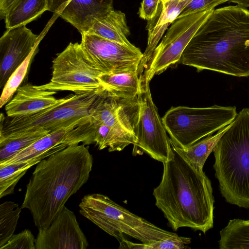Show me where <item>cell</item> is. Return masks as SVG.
I'll use <instances>...</instances> for the list:
<instances>
[{
	"label": "cell",
	"mask_w": 249,
	"mask_h": 249,
	"mask_svg": "<svg viewBox=\"0 0 249 249\" xmlns=\"http://www.w3.org/2000/svg\"><path fill=\"white\" fill-rule=\"evenodd\" d=\"M179 63L237 77L249 76V10L214 9L190 41Z\"/></svg>",
	"instance_id": "cell-1"
},
{
	"label": "cell",
	"mask_w": 249,
	"mask_h": 249,
	"mask_svg": "<svg viewBox=\"0 0 249 249\" xmlns=\"http://www.w3.org/2000/svg\"><path fill=\"white\" fill-rule=\"evenodd\" d=\"M85 145H68L37 164L21 208L30 211L38 229L48 227L69 198L87 182L93 159Z\"/></svg>",
	"instance_id": "cell-2"
},
{
	"label": "cell",
	"mask_w": 249,
	"mask_h": 249,
	"mask_svg": "<svg viewBox=\"0 0 249 249\" xmlns=\"http://www.w3.org/2000/svg\"><path fill=\"white\" fill-rule=\"evenodd\" d=\"M171 143L172 157L163 162L161 180L153 190L155 204L174 231L189 227L205 233L213 226L211 182Z\"/></svg>",
	"instance_id": "cell-3"
},
{
	"label": "cell",
	"mask_w": 249,
	"mask_h": 249,
	"mask_svg": "<svg viewBox=\"0 0 249 249\" xmlns=\"http://www.w3.org/2000/svg\"><path fill=\"white\" fill-rule=\"evenodd\" d=\"M213 151L222 196L228 203L249 208V108L237 113Z\"/></svg>",
	"instance_id": "cell-4"
},
{
	"label": "cell",
	"mask_w": 249,
	"mask_h": 249,
	"mask_svg": "<svg viewBox=\"0 0 249 249\" xmlns=\"http://www.w3.org/2000/svg\"><path fill=\"white\" fill-rule=\"evenodd\" d=\"M105 89L69 95L63 101L32 114L5 118L1 113L0 140L29 132L43 130L51 133L86 123Z\"/></svg>",
	"instance_id": "cell-5"
},
{
	"label": "cell",
	"mask_w": 249,
	"mask_h": 249,
	"mask_svg": "<svg viewBox=\"0 0 249 249\" xmlns=\"http://www.w3.org/2000/svg\"><path fill=\"white\" fill-rule=\"evenodd\" d=\"M79 206L81 215L119 242L125 238L124 234L143 244L178 235L132 213L102 194L85 196Z\"/></svg>",
	"instance_id": "cell-6"
},
{
	"label": "cell",
	"mask_w": 249,
	"mask_h": 249,
	"mask_svg": "<svg viewBox=\"0 0 249 249\" xmlns=\"http://www.w3.org/2000/svg\"><path fill=\"white\" fill-rule=\"evenodd\" d=\"M237 114L235 107L178 106L172 107L161 119L171 142L185 149L228 125Z\"/></svg>",
	"instance_id": "cell-7"
},
{
	"label": "cell",
	"mask_w": 249,
	"mask_h": 249,
	"mask_svg": "<svg viewBox=\"0 0 249 249\" xmlns=\"http://www.w3.org/2000/svg\"><path fill=\"white\" fill-rule=\"evenodd\" d=\"M52 69L50 81L37 88L78 93L104 88L98 79L102 73L88 59L80 43H69L53 60Z\"/></svg>",
	"instance_id": "cell-8"
},
{
	"label": "cell",
	"mask_w": 249,
	"mask_h": 249,
	"mask_svg": "<svg viewBox=\"0 0 249 249\" xmlns=\"http://www.w3.org/2000/svg\"><path fill=\"white\" fill-rule=\"evenodd\" d=\"M214 9L177 18L155 49L141 79L150 83L155 75L179 63L185 49Z\"/></svg>",
	"instance_id": "cell-9"
},
{
	"label": "cell",
	"mask_w": 249,
	"mask_h": 249,
	"mask_svg": "<svg viewBox=\"0 0 249 249\" xmlns=\"http://www.w3.org/2000/svg\"><path fill=\"white\" fill-rule=\"evenodd\" d=\"M149 83L141 80L138 94L140 108L136 130L137 142L133 145V154L145 153L163 163L171 159L172 147L162 119L153 101Z\"/></svg>",
	"instance_id": "cell-10"
},
{
	"label": "cell",
	"mask_w": 249,
	"mask_h": 249,
	"mask_svg": "<svg viewBox=\"0 0 249 249\" xmlns=\"http://www.w3.org/2000/svg\"><path fill=\"white\" fill-rule=\"evenodd\" d=\"M81 45L89 61L103 73L138 71L143 53L128 46L98 36L82 33Z\"/></svg>",
	"instance_id": "cell-11"
},
{
	"label": "cell",
	"mask_w": 249,
	"mask_h": 249,
	"mask_svg": "<svg viewBox=\"0 0 249 249\" xmlns=\"http://www.w3.org/2000/svg\"><path fill=\"white\" fill-rule=\"evenodd\" d=\"M140 108L138 96L128 97L105 89L92 107L90 117L93 121L136 137Z\"/></svg>",
	"instance_id": "cell-12"
},
{
	"label": "cell",
	"mask_w": 249,
	"mask_h": 249,
	"mask_svg": "<svg viewBox=\"0 0 249 249\" xmlns=\"http://www.w3.org/2000/svg\"><path fill=\"white\" fill-rule=\"evenodd\" d=\"M36 249H87L89 246L74 213L65 206L51 225L39 228Z\"/></svg>",
	"instance_id": "cell-13"
},
{
	"label": "cell",
	"mask_w": 249,
	"mask_h": 249,
	"mask_svg": "<svg viewBox=\"0 0 249 249\" xmlns=\"http://www.w3.org/2000/svg\"><path fill=\"white\" fill-rule=\"evenodd\" d=\"M39 36L26 25L7 29L0 38V88L39 44Z\"/></svg>",
	"instance_id": "cell-14"
},
{
	"label": "cell",
	"mask_w": 249,
	"mask_h": 249,
	"mask_svg": "<svg viewBox=\"0 0 249 249\" xmlns=\"http://www.w3.org/2000/svg\"><path fill=\"white\" fill-rule=\"evenodd\" d=\"M191 0H175L165 3L161 2L156 15L148 21L146 26L148 31L147 46L138 68L140 77L165 32Z\"/></svg>",
	"instance_id": "cell-15"
},
{
	"label": "cell",
	"mask_w": 249,
	"mask_h": 249,
	"mask_svg": "<svg viewBox=\"0 0 249 249\" xmlns=\"http://www.w3.org/2000/svg\"><path fill=\"white\" fill-rule=\"evenodd\" d=\"M56 91L40 89L36 86L26 84L19 87L15 96L6 104L7 116L32 114L45 109L64 100L65 97L56 99Z\"/></svg>",
	"instance_id": "cell-16"
},
{
	"label": "cell",
	"mask_w": 249,
	"mask_h": 249,
	"mask_svg": "<svg viewBox=\"0 0 249 249\" xmlns=\"http://www.w3.org/2000/svg\"><path fill=\"white\" fill-rule=\"evenodd\" d=\"M113 0H70L58 15L81 33H87L95 21L113 9Z\"/></svg>",
	"instance_id": "cell-17"
},
{
	"label": "cell",
	"mask_w": 249,
	"mask_h": 249,
	"mask_svg": "<svg viewBox=\"0 0 249 249\" xmlns=\"http://www.w3.org/2000/svg\"><path fill=\"white\" fill-rule=\"evenodd\" d=\"M77 125L79 124L49 133L13 157L0 162V166L30 160L41 161L54 153L64 149L68 146L67 139L69 131Z\"/></svg>",
	"instance_id": "cell-18"
},
{
	"label": "cell",
	"mask_w": 249,
	"mask_h": 249,
	"mask_svg": "<svg viewBox=\"0 0 249 249\" xmlns=\"http://www.w3.org/2000/svg\"><path fill=\"white\" fill-rule=\"evenodd\" d=\"M87 33L128 46L134 45L127 39L130 32L125 14L114 9L97 19Z\"/></svg>",
	"instance_id": "cell-19"
},
{
	"label": "cell",
	"mask_w": 249,
	"mask_h": 249,
	"mask_svg": "<svg viewBox=\"0 0 249 249\" xmlns=\"http://www.w3.org/2000/svg\"><path fill=\"white\" fill-rule=\"evenodd\" d=\"M48 0H18L4 18L6 28L26 25L36 20L48 11Z\"/></svg>",
	"instance_id": "cell-20"
},
{
	"label": "cell",
	"mask_w": 249,
	"mask_h": 249,
	"mask_svg": "<svg viewBox=\"0 0 249 249\" xmlns=\"http://www.w3.org/2000/svg\"><path fill=\"white\" fill-rule=\"evenodd\" d=\"M98 79L106 89L126 96H137L140 90L138 70L103 73Z\"/></svg>",
	"instance_id": "cell-21"
},
{
	"label": "cell",
	"mask_w": 249,
	"mask_h": 249,
	"mask_svg": "<svg viewBox=\"0 0 249 249\" xmlns=\"http://www.w3.org/2000/svg\"><path fill=\"white\" fill-rule=\"evenodd\" d=\"M91 120L94 126L93 143L98 146L99 150L108 147L109 152L120 151L137 142L135 136L93 121L91 118Z\"/></svg>",
	"instance_id": "cell-22"
},
{
	"label": "cell",
	"mask_w": 249,
	"mask_h": 249,
	"mask_svg": "<svg viewBox=\"0 0 249 249\" xmlns=\"http://www.w3.org/2000/svg\"><path fill=\"white\" fill-rule=\"evenodd\" d=\"M231 123L219 129L214 135H209L186 148H180L174 144L178 150L197 171L203 172V166L206 160L213 151L223 134L231 126Z\"/></svg>",
	"instance_id": "cell-23"
},
{
	"label": "cell",
	"mask_w": 249,
	"mask_h": 249,
	"mask_svg": "<svg viewBox=\"0 0 249 249\" xmlns=\"http://www.w3.org/2000/svg\"><path fill=\"white\" fill-rule=\"evenodd\" d=\"M220 235V249H249V220H230Z\"/></svg>",
	"instance_id": "cell-24"
},
{
	"label": "cell",
	"mask_w": 249,
	"mask_h": 249,
	"mask_svg": "<svg viewBox=\"0 0 249 249\" xmlns=\"http://www.w3.org/2000/svg\"><path fill=\"white\" fill-rule=\"evenodd\" d=\"M40 161L30 160L0 166V198L13 194L19 179L30 168Z\"/></svg>",
	"instance_id": "cell-25"
},
{
	"label": "cell",
	"mask_w": 249,
	"mask_h": 249,
	"mask_svg": "<svg viewBox=\"0 0 249 249\" xmlns=\"http://www.w3.org/2000/svg\"><path fill=\"white\" fill-rule=\"evenodd\" d=\"M50 133L37 131L22 133L12 138L0 140V162L4 161Z\"/></svg>",
	"instance_id": "cell-26"
},
{
	"label": "cell",
	"mask_w": 249,
	"mask_h": 249,
	"mask_svg": "<svg viewBox=\"0 0 249 249\" xmlns=\"http://www.w3.org/2000/svg\"><path fill=\"white\" fill-rule=\"evenodd\" d=\"M21 208L12 201L0 205V248L5 244L14 233Z\"/></svg>",
	"instance_id": "cell-27"
},
{
	"label": "cell",
	"mask_w": 249,
	"mask_h": 249,
	"mask_svg": "<svg viewBox=\"0 0 249 249\" xmlns=\"http://www.w3.org/2000/svg\"><path fill=\"white\" fill-rule=\"evenodd\" d=\"M38 48L34 50L11 75L4 86L0 98V107L9 102L26 76Z\"/></svg>",
	"instance_id": "cell-28"
},
{
	"label": "cell",
	"mask_w": 249,
	"mask_h": 249,
	"mask_svg": "<svg viewBox=\"0 0 249 249\" xmlns=\"http://www.w3.org/2000/svg\"><path fill=\"white\" fill-rule=\"evenodd\" d=\"M191 242V238L177 236L159 240L149 243H135L126 239L120 242L119 249H185Z\"/></svg>",
	"instance_id": "cell-29"
},
{
	"label": "cell",
	"mask_w": 249,
	"mask_h": 249,
	"mask_svg": "<svg viewBox=\"0 0 249 249\" xmlns=\"http://www.w3.org/2000/svg\"><path fill=\"white\" fill-rule=\"evenodd\" d=\"M35 241L32 232L25 229L19 233L14 234L0 249H36Z\"/></svg>",
	"instance_id": "cell-30"
},
{
	"label": "cell",
	"mask_w": 249,
	"mask_h": 249,
	"mask_svg": "<svg viewBox=\"0 0 249 249\" xmlns=\"http://www.w3.org/2000/svg\"><path fill=\"white\" fill-rule=\"evenodd\" d=\"M229 0H192L183 9L178 18H180L196 12L214 9Z\"/></svg>",
	"instance_id": "cell-31"
},
{
	"label": "cell",
	"mask_w": 249,
	"mask_h": 249,
	"mask_svg": "<svg viewBox=\"0 0 249 249\" xmlns=\"http://www.w3.org/2000/svg\"><path fill=\"white\" fill-rule=\"evenodd\" d=\"M161 0H142L139 10V17L147 21L157 14Z\"/></svg>",
	"instance_id": "cell-32"
},
{
	"label": "cell",
	"mask_w": 249,
	"mask_h": 249,
	"mask_svg": "<svg viewBox=\"0 0 249 249\" xmlns=\"http://www.w3.org/2000/svg\"><path fill=\"white\" fill-rule=\"evenodd\" d=\"M70 0H48V11L58 14L62 7Z\"/></svg>",
	"instance_id": "cell-33"
},
{
	"label": "cell",
	"mask_w": 249,
	"mask_h": 249,
	"mask_svg": "<svg viewBox=\"0 0 249 249\" xmlns=\"http://www.w3.org/2000/svg\"><path fill=\"white\" fill-rule=\"evenodd\" d=\"M18 0H0V16L4 18L9 10Z\"/></svg>",
	"instance_id": "cell-34"
},
{
	"label": "cell",
	"mask_w": 249,
	"mask_h": 249,
	"mask_svg": "<svg viewBox=\"0 0 249 249\" xmlns=\"http://www.w3.org/2000/svg\"><path fill=\"white\" fill-rule=\"evenodd\" d=\"M228 1L236 3L237 5L245 8L249 7V0H229Z\"/></svg>",
	"instance_id": "cell-35"
},
{
	"label": "cell",
	"mask_w": 249,
	"mask_h": 249,
	"mask_svg": "<svg viewBox=\"0 0 249 249\" xmlns=\"http://www.w3.org/2000/svg\"><path fill=\"white\" fill-rule=\"evenodd\" d=\"M172 0H161V2L162 3H167L169 1H172Z\"/></svg>",
	"instance_id": "cell-36"
}]
</instances>
